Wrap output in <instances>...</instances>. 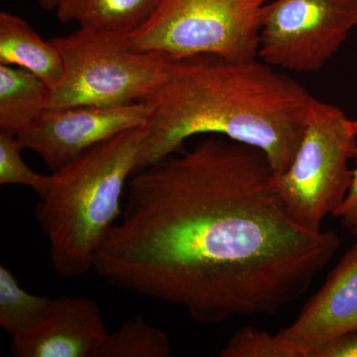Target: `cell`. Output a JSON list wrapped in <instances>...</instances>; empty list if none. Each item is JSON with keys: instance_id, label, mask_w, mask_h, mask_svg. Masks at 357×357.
Here are the masks:
<instances>
[{"instance_id": "7", "label": "cell", "mask_w": 357, "mask_h": 357, "mask_svg": "<svg viewBox=\"0 0 357 357\" xmlns=\"http://www.w3.org/2000/svg\"><path fill=\"white\" fill-rule=\"evenodd\" d=\"M357 28V0H272L260 31L258 59L276 68L314 73Z\"/></svg>"}, {"instance_id": "17", "label": "cell", "mask_w": 357, "mask_h": 357, "mask_svg": "<svg viewBox=\"0 0 357 357\" xmlns=\"http://www.w3.org/2000/svg\"><path fill=\"white\" fill-rule=\"evenodd\" d=\"M222 357H290L276 335L245 326L234 333Z\"/></svg>"}, {"instance_id": "18", "label": "cell", "mask_w": 357, "mask_h": 357, "mask_svg": "<svg viewBox=\"0 0 357 357\" xmlns=\"http://www.w3.org/2000/svg\"><path fill=\"white\" fill-rule=\"evenodd\" d=\"M309 357H357V330L324 342L312 349Z\"/></svg>"}, {"instance_id": "3", "label": "cell", "mask_w": 357, "mask_h": 357, "mask_svg": "<svg viewBox=\"0 0 357 357\" xmlns=\"http://www.w3.org/2000/svg\"><path fill=\"white\" fill-rule=\"evenodd\" d=\"M146 126L91 147L57 172L35 208L49 241L52 266L62 278L83 276L121 217V198L137 167Z\"/></svg>"}, {"instance_id": "5", "label": "cell", "mask_w": 357, "mask_h": 357, "mask_svg": "<svg viewBox=\"0 0 357 357\" xmlns=\"http://www.w3.org/2000/svg\"><path fill=\"white\" fill-rule=\"evenodd\" d=\"M51 40L62 56L64 75L50 91L48 109L141 102L166 77V59L133 51L126 34L77 28Z\"/></svg>"}, {"instance_id": "4", "label": "cell", "mask_w": 357, "mask_h": 357, "mask_svg": "<svg viewBox=\"0 0 357 357\" xmlns=\"http://www.w3.org/2000/svg\"><path fill=\"white\" fill-rule=\"evenodd\" d=\"M272 0H163L154 15L128 35L135 52L166 60L213 55L258 59L260 31Z\"/></svg>"}, {"instance_id": "14", "label": "cell", "mask_w": 357, "mask_h": 357, "mask_svg": "<svg viewBox=\"0 0 357 357\" xmlns=\"http://www.w3.org/2000/svg\"><path fill=\"white\" fill-rule=\"evenodd\" d=\"M53 299L35 296L20 287L14 275L0 266V326L11 337L29 332L43 321Z\"/></svg>"}, {"instance_id": "2", "label": "cell", "mask_w": 357, "mask_h": 357, "mask_svg": "<svg viewBox=\"0 0 357 357\" xmlns=\"http://www.w3.org/2000/svg\"><path fill=\"white\" fill-rule=\"evenodd\" d=\"M144 100L154 112L135 173L211 134L261 150L278 175L292 163L317 98L259 59L199 55L166 60L165 79Z\"/></svg>"}, {"instance_id": "16", "label": "cell", "mask_w": 357, "mask_h": 357, "mask_svg": "<svg viewBox=\"0 0 357 357\" xmlns=\"http://www.w3.org/2000/svg\"><path fill=\"white\" fill-rule=\"evenodd\" d=\"M24 150L17 136L0 132V185H22L31 188L44 198L50 190L53 177L41 175L26 165Z\"/></svg>"}, {"instance_id": "9", "label": "cell", "mask_w": 357, "mask_h": 357, "mask_svg": "<svg viewBox=\"0 0 357 357\" xmlns=\"http://www.w3.org/2000/svg\"><path fill=\"white\" fill-rule=\"evenodd\" d=\"M357 330V243L340 258L295 321L276 333L290 357H309L319 345Z\"/></svg>"}, {"instance_id": "21", "label": "cell", "mask_w": 357, "mask_h": 357, "mask_svg": "<svg viewBox=\"0 0 357 357\" xmlns=\"http://www.w3.org/2000/svg\"><path fill=\"white\" fill-rule=\"evenodd\" d=\"M354 130H356V133L357 135V119H356V121H354Z\"/></svg>"}, {"instance_id": "13", "label": "cell", "mask_w": 357, "mask_h": 357, "mask_svg": "<svg viewBox=\"0 0 357 357\" xmlns=\"http://www.w3.org/2000/svg\"><path fill=\"white\" fill-rule=\"evenodd\" d=\"M50 89L22 68L0 65V132L17 136L48 109Z\"/></svg>"}, {"instance_id": "12", "label": "cell", "mask_w": 357, "mask_h": 357, "mask_svg": "<svg viewBox=\"0 0 357 357\" xmlns=\"http://www.w3.org/2000/svg\"><path fill=\"white\" fill-rule=\"evenodd\" d=\"M163 0H63L59 21L79 28L131 34L147 22Z\"/></svg>"}, {"instance_id": "20", "label": "cell", "mask_w": 357, "mask_h": 357, "mask_svg": "<svg viewBox=\"0 0 357 357\" xmlns=\"http://www.w3.org/2000/svg\"><path fill=\"white\" fill-rule=\"evenodd\" d=\"M45 10L53 11L58 8L63 0H35Z\"/></svg>"}, {"instance_id": "19", "label": "cell", "mask_w": 357, "mask_h": 357, "mask_svg": "<svg viewBox=\"0 0 357 357\" xmlns=\"http://www.w3.org/2000/svg\"><path fill=\"white\" fill-rule=\"evenodd\" d=\"M354 161L356 167L352 174L351 187L344 202L333 213V217L337 218L345 229L351 231L352 236H357V153Z\"/></svg>"}, {"instance_id": "1", "label": "cell", "mask_w": 357, "mask_h": 357, "mask_svg": "<svg viewBox=\"0 0 357 357\" xmlns=\"http://www.w3.org/2000/svg\"><path fill=\"white\" fill-rule=\"evenodd\" d=\"M274 177L264 152L222 136L160 160L129 178L93 269L206 325L276 314L306 294L340 239L294 222Z\"/></svg>"}, {"instance_id": "15", "label": "cell", "mask_w": 357, "mask_h": 357, "mask_svg": "<svg viewBox=\"0 0 357 357\" xmlns=\"http://www.w3.org/2000/svg\"><path fill=\"white\" fill-rule=\"evenodd\" d=\"M170 342L163 331L154 328L142 317L128 319L109 333L93 357H168Z\"/></svg>"}, {"instance_id": "8", "label": "cell", "mask_w": 357, "mask_h": 357, "mask_svg": "<svg viewBox=\"0 0 357 357\" xmlns=\"http://www.w3.org/2000/svg\"><path fill=\"white\" fill-rule=\"evenodd\" d=\"M154 109L145 100L119 105L49 107L17 135L24 149L41 157L52 173L117 134L149 123Z\"/></svg>"}, {"instance_id": "10", "label": "cell", "mask_w": 357, "mask_h": 357, "mask_svg": "<svg viewBox=\"0 0 357 357\" xmlns=\"http://www.w3.org/2000/svg\"><path fill=\"white\" fill-rule=\"evenodd\" d=\"M107 335L95 301L63 296L53 299L38 326L13 337L10 351L15 357H93Z\"/></svg>"}, {"instance_id": "6", "label": "cell", "mask_w": 357, "mask_h": 357, "mask_svg": "<svg viewBox=\"0 0 357 357\" xmlns=\"http://www.w3.org/2000/svg\"><path fill=\"white\" fill-rule=\"evenodd\" d=\"M357 153L354 121L340 107L317 100L304 135L285 172L275 175L277 192L291 218L310 231H321L349 192Z\"/></svg>"}, {"instance_id": "11", "label": "cell", "mask_w": 357, "mask_h": 357, "mask_svg": "<svg viewBox=\"0 0 357 357\" xmlns=\"http://www.w3.org/2000/svg\"><path fill=\"white\" fill-rule=\"evenodd\" d=\"M0 65L22 68L53 89L64 75L62 56L54 42L45 41L23 18L0 13Z\"/></svg>"}]
</instances>
